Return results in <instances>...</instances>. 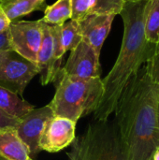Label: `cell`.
Segmentation results:
<instances>
[{
  "mask_svg": "<svg viewBox=\"0 0 159 160\" xmlns=\"http://www.w3.org/2000/svg\"><path fill=\"white\" fill-rule=\"evenodd\" d=\"M158 104L159 83L144 65L123 90L113 112L127 160H149L159 145Z\"/></svg>",
  "mask_w": 159,
  "mask_h": 160,
  "instance_id": "cell-1",
  "label": "cell"
},
{
  "mask_svg": "<svg viewBox=\"0 0 159 160\" xmlns=\"http://www.w3.org/2000/svg\"><path fill=\"white\" fill-rule=\"evenodd\" d=\"M77 123L64 117L53 116L46 124L39 139V148L48 153H58L71 145L76 135Z\"/></svg>",
  "mask_w": 159,
  "mask_h": 160,
  "instance_id": "cell-9",
  "label": "cell"
},
{
  "mask_svg": "<svg viewBox=\"0 0 159 160\" xmlns=\"http://www.w3.org/2000/svg\"><path fill=\"white\" fill-rule=\"evenodd\" d=\"M55 94L49 103L54 116L77 123L82 117L94 113L103 96L100 77L81 79L63 73L60 69Z\"/></svg>",
  "mask_w": 159,
  "mask_h": 160,
  "instance_id": "cell-3",
  "label": "cell"
},
{
  "mask_svg": "<svg viewBox=\"0 0 159 160\" xmlns=\"http://www.w3.org/2000/svg\"><path fill=\"white\" fill-rule=\"evenodd\" d=\"M9 44H8V37H7V30L6 32L0 33V51L8 49Z\"/></svg>",
  "mask_w": 159,
  "mask_h": 160,
  "instance_id": "cell-24",
  "label": "cell"
},
{
  "mask_svg": "<svg viewBox=\"0 0 159 160\" xmlns=\"http://www.w3.org/2000/svg\"><path fill=\"white\" fill-rule=\"evenodd\" d=\"M37 66L38 68L40 83L42 85L56 82L61 69V65L56 62L54 57L53 41L50 31V25L44 22L42 25V39L37 53Z\"/></svg>",
  "mask_w": 159,
  "mask_h": 160,
  "instance_id": "cell-11",
  "label": "cell"
},
{
  "mask_svg": "<svg viewBox=\"0 0 159 160\" xmlns=\"http://www.w3.org/2000/svg\"><path fill=\"white\" fill-rule=\"evenodd\" d=\"M100 55L85 41L82 40L74 49L70 51L68 59L61 68L66 75L91 79L101 76V67L99 62Z\"/></svg>",
  "mask_w": 159,
  "mask_h": 160,
  "instance_id": "cell-8",
  "label": "cell"
},
{
  "mask_svg": "<svg viewBox=\"0 0 159 160\" xmlns=\"http://www.w3.org/2000/svg\"><path fill=\"white\" fill-rule=\"evenodd\" d=\"M0 160H4V159H2V158H0Z\"/></svg>",
  "mask_w": 159,
  "mask_h": 160,
  "instance_id": "cell-31",
  "label": "cell"
},
{
  "mask_svg": "<svg viewBox=\"0 0 159 160\" xmlns=\"http://www.w3.org/2000/svg\"><path fill=\"white\" fill-rule=\"evenodd\" d=\"M38 74L37 64L27 60L14 50L8 48L0 51V86L19 96Z\"/></svg>",
  "mask_w": 159,
  "mask_h": 160,
  "instance_id": "cell-5",
  "label": "cell"
},
{
  "mask_svg": "<svg viewBox=\"0 0 159 160\" xmlns=\"http://www.w3.org/2000/svg\"><path fill=\"white\" fill-rule=\"evenodd\" d=\"M125 2H138V1H142V0H124Z\"/></svg>",
  "mask_w": 159,
  "mask_h": 160,
  "instance_id": "cell-27",
  "label": "cell"
},
{
  "mask_svg": "<svg viewBox=\"0 0 159 160\" xmlns=\"http://www.w3.org/2000/svg\"><path fill=\"white\" fill-rule=\"evenodd\" d=\"M146 4L147 0L126 2L120 13L124 22L122 45L112 68L102 79L104 92L94 112L95 120L105 121L110 118L128 82L159 51V44L149 42L145 38Z\"/></svg>",
  "mask_w": 159,
  "mask_h": 160,
  "instance_id": "cell-2",
  "label": "cell"
},
{
  "mask_svg": "<svg viewBox=\"0 0 159 160\" xmlns=\"http://www.w3.org/2000/svg\"><path fill=\"white\" fill-rule=\"evenodd\" d=\"M27 160H34V159H33V158H28Z\"/></svg>",
  "mask_w": 159,
  "mask_h": 160,
  "instance_id": "cell-28",
  "label": "cell"
},
{
  "mask_svg": "<svg viewBox=\"0 0 159 160\" xmlns=\"http://www.w3.org/2000/svg\"><path fill=\"white\" fill-rule=\"evenodd\" d=\"M11 21L7 18V16L5 14L4 10L0 7V33L6 32L10 24Z\"/></svg>",
  "mask_w": 159,
  "mask_h": 160,
  "instance_id": "cell-23",
  "label": "cell"
},
{
  "mask_svg": "<svg viewBox=\"0 0 159 160\" xmlns=\"http://www.w3.org/2000/svg\"><path fill=\"white\" fill-rule=\"evenodd\" d=\"M67 157L68 160H127L115 121L90 123L75 138Z\"/></svg>",
  "mask_w": 159,
  "mask_h": 160,
  "instance_id": "cell-4",
  "label": "cell"
},
{
  "mask_svg": "<svg viewBox=\"0 0 159 160\" xmlns=\"http://www.w3.org/2000/svg\"><path fill=\"white\" fill-rule=\"evenodd\" d=\"M62 42L66 52L67 51H71L74 49L82 40V33L80 29L79 22L77 21H70L68 22H65L62 25Z\"/></svg>",
  "mask_w": 159,
  "mask_h": 160,
  "instance_id": "cell-18",
  "label": "cell"
},
{
  "mask_svg": "<svg viewBox=\"0 0 159 160\" xmlns=\"http://www.w3.org/2000/svg\"><path fill=\"white\" fill-rule=\"evenodd\" d=\"M2 1H3V0H0V3H1V2H2Z\"/></svg>",
  "mask_w": 159,
  "mask_h": 160,
  "instance_id": "cell-29",
  "label": "cell"
},
{
  "mask_svg": "<svg viewBox=\"0 0 159 160\" xmlns=\"http://www.w3.org/2000/svg\"><path fill=\"white\" fill-rule=\"evenodd\" d=\"M40 1H45V0H40Z\"/></svg>",
  "mask_w": 159,
  "mask_h": 160,
  "instance_id": "cell-30",
  "label": "cell"
},
{
  "mask_svg": "<svg viewBox=\"0 0 159 160\" xmlns=\"http://www.w3.org/2000/svg\"><path fill=\"white\" fill-rule=\"evenodd\" d=\"M144 34L149 42L159 44V0H147Z\"/></svg>",
  "mask_w": 159,
  "mask_h": 160,
  "instance_id": "cell-15",
  "label": "cell"
},
{
  "mask_svg": "<svg viewBox=\"0 0 159 160\" xmlns=\"http://www.w3.org/2000/svg\"><path fill=\"white\" fill-rule=\"evenodd\" d=\"M0 158L4 160L30 158L28 149L19 138L16 128H0Z\"/></svg>",
  "mask_w": 159,
  "mask_h": 160,
  "instance_id": "cell-12",
  "label": "cell"
},
{
  "mask_svg": "<svg viewBox=\"0 0 159 160\" xmlns=\"http://www.w3.org/2000/svg\"><path fill=\"white\" fill-rule=\"evenodd\" d=\"M149 160H159V145L155 148V150L153 151Z\"/></svg>",
  "mask_w": 159,
  "mask_h": 160,
  "instance_id": "cell-25",
  "label": "cell"
},
{
  "mask_svg": "<svg viewBox=\"0 0 159 160\" xmlns=\"http://www.w3.org/2000/svg\"><path fill=\"white\" fill-rule=\"evenodd\" d=\"M152 78L159 83V51L152 57V59L145 64Z\"/></svg>",
  "mask_w": 159,
  "mask_h": 160,
  "instance_id": "cell-21",
  "label": "cell"
},
{
  "mask_svg": "<svg viewBox=\"0 0 159 160\" xmlns=\"http://www.w3.org/2000/svg\"><path fill=\"white\" fill-rule=\"evenodd\" d=\"M44 16L41 19L49 25H63L71 18L70 0H57L55 3L46 6Z\"/></svg>",
  "mask_w": 159,
  "mask_h": 160,
  "instance_id": "cell-16",
  "label": "cell"
},
{
  "mask_svg": "<svg viewBox=\"0 0 159 160\" xmlns=\"http://www.w3.org/2000/svg\"><path fill=\"white\" fill-rule=\"evenodd\" d=\"M46 6L44 1L40 0H3L0 3V7L11 22L33 11L44 10Z\"/></svg>",
  "mask_w": 159,
  "mask_h": 160,
  "instance_id": "cell-14",
  "label": "cell"
},
{
  "mask_svg": "<svg viewBox=\"0 0 159 160\" xmlns=\"http://www.w3.org/2000/svg\"><path fill=\"white\" fill-rule=\"evenodd\" d=\"M0 109L8 116L21 120L34 110L35 106L19 95L0 86Z\"/></svg>",
  "mask_w": 159,
  "mask_h": 160,
  "instance_id": "cell-13",
  "label": "cell"
},
{
  "mask_svg": "<svg viewBox=\"0 0 159 160\" xmlns=\"http://www.w3.org/2000/svg\"><path fill=\"white\" fill-rule=\"evenodd\" d=\"M53 112L50 105L34 109L20 120L16 127L19 138L26 145L30 158H35L40 152L38 145L40 136L48 121L53 117Z\"/></svg>",
  "mask_w": 159,
  "mask_h": 160,
  "instance_id": "cell-7",
  "label": "cell"
},
{
  "mask_svg": "<svg viewBox=\"0 0 159 160\" xmlns=\"http://www.w3.org/2000/svg\"><path fill=\"white\" fill-rule=\"evenodd\" d=\"M157 128H158V132H159V104H158V116H157Z\"/></svg>",
  "mask_w": 159,
  "mask_h": 160,
  "instance_id": "cell-26",
  "label": "cell"
},
{
  "mask_svg": "<svg viewBox=\"0 0 159 160\" xmlns=\"http://www.w3.org/2000/svg\"><path fill=\"white\" fill-rule=\"evenodd\" d=\"M114 17V15L89 14L78 22L82 40L89 44L99 55L104 41L111 31Z\"/></svg>",
  "mask_w": 159,
  "mask_h": 160,
  "instance_id": "cell-10",
  "label": "cell"
},
{
  "mask_svg": "<svg viewBox=\"0 0 159 160\" xmlns=\"http://www.w3.org/2000/svg\"><path fill=\"white\" fill-rule=\"evenodd\" d=\"M43 21L11 22L7 28L9 48L37 64V53L42 39Z\"/></svg>",
  "mask_w": 159,
  "mask_h": 160,
  "instance_id": "cell-6",
  "label": "cell"
},
{
  "mask_svg": "<svg viewBox=\"0 0 159 160\" xmlns=\"http://www.w3.org/2000/svg\"><path fill=\"white\" fill-rule=\"evenodd\" d=\"M125 3L124 0H90L88 15H120Z\"/></svg>",
  "mask_w": 159,
  "mask_h": 160,
  "instance_id": "cell-17",
  "label": "cell"
},
{
  "mask_svg": "<svg viewBox=\"0 0 159 160\" xmlns=\"http://www.w3.org/2000/svg\"><path fill=\"white\" fill-rule=\"evenodd\" d=\"M50 31L53 41V51H54L55 60L59 65H61L63 56L66 53L62 42V34H61L62 25H50Z\"/></svg>",
  "mask_w": 159,
  "mask_h": 160,
  "instance_id": "cell-19",
  "label": "cell"
},
{
  "mask_svg": "<svg viewBox=\"0 0 159 160\" xmlns=\"http://www.w3.org/2000/svg\"><path fill=\"white\" fill-rule=\"evenodd\" d=\"M71 20L81 21L88 15L90 8V0H70Z\"/></svg>",
  "mask_w": 159,
  "mask_h": 160,
  "instance_id": "cell-20",
  "label": "cell"
},
{
  "mask_svg": "<svg viewBox=\"0 0 159 160\" xmlns=\"http://www.w3.org/2000/svg\"><path fill=\"white\" fill-rule=\"evenodd\" d=\"M19 123H20L19 119H15L8 116L0 109V128H7V127L16 128Z\"/></svg>",
  "mask_w": 159,
  "mask_h": 160,
  "instance_id": "cell-22",
  "label": "cell"
}]
</instances>
